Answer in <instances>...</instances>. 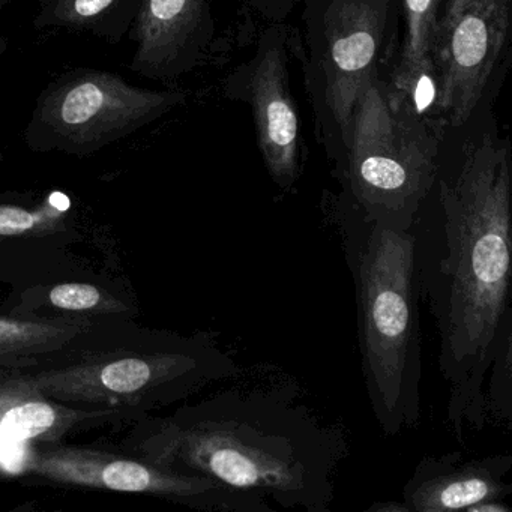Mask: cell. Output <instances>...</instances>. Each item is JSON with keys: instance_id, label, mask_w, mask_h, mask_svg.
Listing matches in <instances>:
<instances>
[{"instance_id": "obj_6", "label": "cell", "mask_w": 512, "mask_h": 512, "mask_svg": "<svg viewBox=\"0 0 512 512\" xmlns=\"http://www.w3.org/2000/svg\"><path fill=\"white\" fill-rule=\"evenodd\" d=\"M512 0H443L434 35L436 106L449 127L494 98L511 40Z\"/></svg>"}, {"instance_id": "obj_12", "label": "cell", "mask_w": 512, "mask_h": 512, "mask_svg": "<svg viewBox=\"0 0 512 512\" xmlns=\"http://www.w3.org/2000/svg\"><path fill=\"white\" fill-rule=\"evenodd\" d=\"M109 412H77L44 398L34 380L0 377V458L7 457L11 440L50 442L64 436L80 419Z\"/></svg>"}, {"instance_id": "obj_5", "label": "cell", "mask_w": 512, "mask_h": 512, "mask_svg": "<svg viewBox=\"0 0 512 512\" xmlns=\"http://www.w3.org/2000/svg\"><path fill=\"white\" fill-rule=\"evenodd\" d=\"M298 56L314 136L331 166L343 157L359 97L400 47L401 0H302Z\"/></svg>"}, {"instance_id": "obj_14", "label": "cell", "mask_w": 512, "mask_h": 512, "mask_svg": "<svg viewBox=\"0 0 512 512\" xmlns=\"http://www.w3.org/2000/svg\"><path fill=\"white\" fill-rule=\"evenodd\" d=\"M74 332V326L0 320V356H34L40 347L50 349V344H61L64 335Z\"/></svg>"}, {"instance_id": "obj_11", "label": "cell", "mask_w": 512, "mask_h": 512, "mask_svg": "<svg viewBox=\"0 0 512 512\" xmlns=\"http://www.w3.org/2000/svg\"><path fill=\"white\" fill-rule=\"evenodd\" d=\"M215 25L208 0H145L136 65L155 77H178L209 52Z\"/></svg>"}, {"instance_id": "obj_21", "label": "cell", "mask_w": 512, "mask_h": 512, "mask_svg": "<svg viewBox=\"0 0 512 512\" xmlns=\"http://www.w3.org/2000/svg\"><path fill=\"white\" fill-rule=\"evenodd\" d=\"M49 202L59 212H65L70 208V199L62 193H53L50 196Z\"/></svg>"}, {"instance_id": "obj_10", "label": "cell", "mask_w": 512, "mask_h": 512, "mask_svg": "<svg viewBox=\"0 0 512 512\" xmlns=\"http://www.w3.org/2000/svg\"><path fill=\"white\" fill-rule=\"evenodd\" d=\"M512 470L511 454L467 458L463 452L424 457L403 488L409 512L467 511L487 500H505L512 494L506 476Z\"/></svg>"}, {"instance_id": "obj_18", "label": "cell", "mask_w": 512, "mask_h": 512, "mask_svg": "<svg viewBox=\"0 0 512 512\" xmlns=\"http://www.w3.org/2000/svg\"><path fill=\"white\" fill-rule=\"evenodd\" d=\"M248 7L268 22H286L302 0H247Z\"/></svg>"}, {"instance_id": "obj_2", "label": "cell", "mask_w": 512, "mask_h": 512, "mask_svg": "<svg viewBox=\"0 0 512 512\" xmlns=\"http://www.w3.org/2000/svg\"><path fill=\"white\" fill-rule=\"evenodd\" d=\"M155 451L160 466L206 476L269 506L328 512L347 437L295 385L242 383L179 413Z\"/></svg>"}, {"instance_id": "obj_19", "label": "cell", "mask_w": 512, "mask_h": 512, "mask_svg": "<svg viewBox=\"0 0 512 512\" xmlns=\"http://www.w3.org/2000/svg\"><path fill=\"white\" fill-rule=\"evenodd\" d=\"M511 506L506 505L505 500H487V502L478 503L470 506L467 512H509Z\"/></svg>"}, {"instance_id": "obj_13", "label": "cell", "mask_w": 512, "mask_h": 512, "mask_svg": "<svg viewBox=\"0 0 512 512\" xmlns=\"http://www.w3.org/2000/svg\"><path fill=\"white\" fill-rule=\"evenodd\" d=\"M443 0H401V28L398 58L392 65V80L422 109H436L427 100L428 89L436 94L434 83V35Z\"/></svg>"}, {"instance_id": "obj_4", "label": "cell", "mask_w": 512, "mask_h": 512, "mask_svg": "<svg viewBox=\"0 0 512 512\" xmlns=\"http://www.w3.org/2000/svg\"><path fill=\"white\" fill-rule=\"evenodd\" d=\"M448 124L392 83L373 79L356 104L343 157L332 166V199L374 223L412 229L430 191Z\"/></svg>"}, {"instance_id": "obj_8", "label": "cell", "mask_w": 512, "mask_h": 512, "mask_svg": "<svg viewBox=\"0 0 512 512\" xmlns=\"http://www.w3.org/2000/svg\"><path fill=\"white\" fill-rule=\"evenodd\" d=\"M25 466L55 481L122 493L163 494L211 511L265 512L274 509L263 500L236 493L206 476L149 466L100 452L53 449L28 455Z\"/></svg>"}, {"instance_id": "obj_20", "label": "cell", "mask_w": 512, "mask_h": 512, "mask_svg": "<svg viewBox=\"0 0 512 512\" xmlns=\"http://www.w3.org/2000/svg\"><path fill=\"white\" fill-rule=\"evenodd\" d=\"M367 511L370 512H409L406 503L401 500H386V502H376L373 505L368 506Z\"/></svg>"}, {"instance_id": "obj_17", "label": "cell", "mask_w": 512, "mask_h": 512, "mask_svg": "<svg viewBox=\"0 0 512 512\" xmlns=\"http://www.w3.org/2000/svg\"><path fill=\"white\" fill-rule=\"evenodd\" d=\"M40 217L17 206H0V236L25 235L37 227Z\"/></svg>"}, {"instance_id": "obj_1", "label": "cell", "mask_w": 512, "mask_h": 512, "mask_svg": "<svg viewBox=\"0 0 512 512\" xmlns=\"http://www.w3.org/2000/svg\"><path fill=\"white\" fill-rule=\"evenodd\" d=\"M482 101L446 127L433 184L413 220L421 302L439 335V370L451 386L448 419L485 424L482 392L494 358L512 346L511 145Z\"/></svg>"}, {"instance_id": "obj_3", "label": "cell", "mask_w": 512, "mask_h": 512, "mask_svg": "<svg viewBox=\"0 0 512 512\" xmlns=\"http://www.w3.org/2000/svg\"><path fill=\"white\" fill-rule=\"evenodd\" d=\"M355 287L365 391L380 430L392 437L421 419V295L413 236L331 200Z\"/></svg>"}, {"instance_id": "obj_15", "label": "cell", "mask_w": 512, "mask_h": 512, "mask_svg": "<svg viewBox=\"0 0 512 512\" xmlns=\"http://www.w3.org/2000/svg\"><path fill=\"white\" fill-rule=\"evenodd\" d=\"M49 299L52 305L61 310L89 311L101 304L103 295L91 284L67 283L53 287Z\"/></svg>"}, {"instance_id": "obj_16", "label": "cell", "mask_w": 512, "mask_h": 512, "mask_svg": "<svg viewBox=\"0 0 512 512\" xmlns=\"http://www.w3.org/2000/svg\"><path fill=\"white\" fill-rule=\"evenodd\" d=\"M115 0H61L56 16L62 22L83 25L107 10Z\"/></svg>"}, {"instance_id": "obj_7", "label": "cell", "mask_w": 512, "mask_h": 512, "mask_svg": "<svg viewBox=\"0 0 512 512\" xmlns=\"http://www.w3.org/2000/svg\"><path fill=\"white\" fill-rule=\"evenodd\" d=\"M298 46L299 31L284 22H269L253 55L230 73L224 85L229 100L250 107L257 148L281 193L295 190L302 172L301 119L290 86V53Z\"/></svg>"}, {"instance_id": "obj_9", "label": "cell", "mask_w": 512, "mask_h": 512, "mask_svg": "<svg viewBox=\"0 0 512 512\" xmlns=\"http://www.w3.org/2000/svg\"><path fill=\"white\" fill-rule=\"evenodd\" d=\"M184 101L179 92L143 91L109 74H86L52 95L44 119L58 136L88 146L127 134Z\"/></svg>"}]
</instances>
